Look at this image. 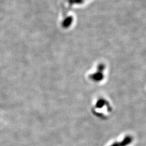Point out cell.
<instances>
[{"label": "cell", "mask_w": 146, "mask_h": 146, "mask_svg": "<svg viewBox=\"0 0 146 146\" xmlns=\"http://www.w3.org/2000/svg\"><path fill=\"white\" fill-rule=\"evenodd\" d=\"M90 78L94 82H99L103 80L104 79V74L103 72L98 71V72L94 73V74L90 76Z\"/></svg>", "instance_id": "1"}, {"label": "cell", "mask_w": 146, "mask_h": 146, "mask_svg": "<svg viewBox=\"0 0 146 146\" xmlns=\"http://www.w3.org/2000/svg\"><path fill=\"white\" fill-rule=\"evenodd\" d=\"M133 141V138L131 136H126L125 138L122 141V142L119 143L120 146H127L129 145L132 143Z\"/></svg>", "instance_id": "2"}, {"label": "cell", "mask_w": 146, "mask_h": 146, "mask_svg": "<svg viewBox=\"0 0 146 146\" xmlns=\"http://www.w3.org/2000/svg\"><path fill=\"white\" fill-rule=\"evenodd\" d=\"M107 104V102L104 99H99L96 105V107L98 108H102L105 105Z\"/></svg>", "instance_id": "3"}, {"label": "cell", "mask_w": 146, "mask_h": 146, "mask_svg": "<svg viewBox=\"0 0 146 146\" xmlns=\"http://www.w3.org/2000/svg\"><path fill=\"white\" fill-rule=\"evenodd\" d=\"M110 146H120L119 145V143H114L113 144H111V145H110Z\"/></svg>", "instance_id": "4"}]
</instances>
